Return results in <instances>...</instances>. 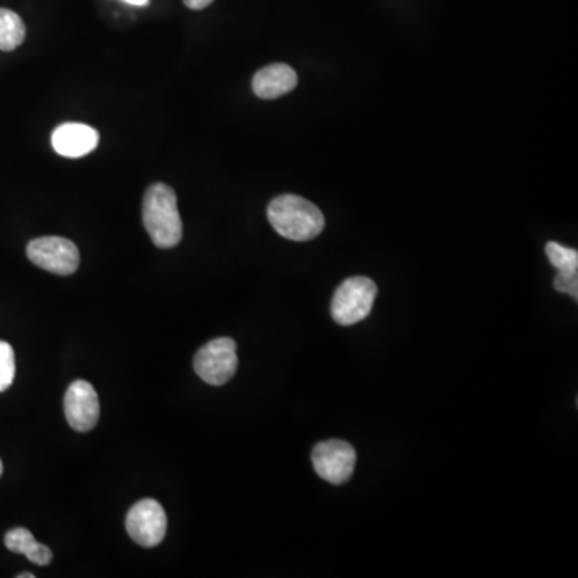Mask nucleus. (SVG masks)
<instances>
[{
  "mask_svg": "<svg viewBox=\"0 0 578 578\" xmlns=\"http://www.w3.org/2000/svg\"><path fill=\"white\" fill-rule=\"evenodd\" d=\"M143 225L158 248L169 249L179 245L184 225L174 188L161 182L148 188L143 196Z\"/></svg>",
  "mask_w": 578,
  "mask_h": 578,
  "instance_id": "1",
  "label": "nucleus"
},
{
  "mask_svg": "<svg viewBox=\"0 0 578 578\" xmlns=\"http://www.w3.org/2000/svg\"><path fill=\"white\" fill-rule=\"evenodd\" d=\"M270 225L286 240L309 241L325 228L323 212L298 195L277 196L267 209Z\"/></svg>",
  "mask_w": 578,
  "mask_h": 578,
  "instance_id": "2",
  "label": "nucleus"
},
{
  "mask_svg": "<svg viewBox=\"0 0 578 578\" xmlns=\"http://www.w3.org/2000/svg\"><path fill=\"white\" fill-rule=\"evenodd\" d=\"M378 288L367 277L347 278L339 285L331 302V315L341 326H351L362 322L370 315L375 304Z\"/></svg>",
  "mask_w": 578,
  "mask_h": 578,
  "instance_id": "3",
  "label": "nucleus"
},
{
  "mask_svg": "<svg viewBox=\"0 0 578 578\" xmlns=\"http://www.w3.org/2000/svg\"><path fill=\"white\" fill-rule=\"evenodd\" d=\"M193 365L204 383L224 386L237 373V342L230 338L212 339L196 352Z\"/></svg>",
  "mask_w": 578,
  "mask_h": 578,
  "instance_id": "4",
  "label": "nucleus"
},
{
  "mask_svg": "<svg viewBox=\"0 0 578 578\" xmlns=\"http://www.w3.org/2000/svg\"><path fill=\"white\" fill-rule=\"evenodd\" d=\"M26 254L37 267L62 277L73 275L81 262L78 246L62 237L36 238L29 243Z\"/></svg>",
  "mask_w": 578,
  "mask_h": 578,
  "instance_id": "5",
  "label": "nucleus"
},
{
  "mask_svg": "<svg viewBox=\"0 0 578 578\" xmlns=\"http://www.w3.org/2000/svg\"><path fill=\"white\" fill-rule=\"evenodd\" d=\"M315 473L333 485L346 484L354 474L357 453L346 440H326L312 450Z\"/></svg>",
  "mask_w": 578,
  "mask_h": 578,
  "instance_id": "6",
  "label": "nucleus"
},
{
  "mask_svg": "<svg viewBox=\"0 0 578 578\" xmlns=\"http://www.w3.org/2000/svg\"><path fill=\"white\" fill-rule=\"evenodd\" d=\"M126 529L129 537L137 545L153 548L166 537L167 516L163 506L153 498L135 503L126 516Z\"/></svg>",
  "mask_w": 578,
  "mask_h": 578,
  "instance_id": "7",
  "label": "nucleus"
},
{
  "mask_svg": "<svg viewBox=\"0 0 578 578\" xmlns=\"http://www.w3.org/2000/svg\"><path fill=\"white\" fill-rule=\"evenodd\" d=\"M65 415L74 431L87 432L97 426L100 403L92 384L78 379L68 387L65 394Z\"/></svg>",
  "mask_w": 578,
  "mask_h": 578,
  "instance_id": "8",
  "label": "nucleus"
},
{
  "mask_svg": "<svg viewBox=\"0 0 578 578\" xmlns=\"http://www.w3.org/2000/svg\"><path fill=\"white\" fill-rule=\"evenodd\" d=\"M100 135L94 127L86 124L66 123L58 126L52 134V147L65 158H81L97 148Z\"/></svg>",
  "mask_w": 578,
  "mask_h": 578,
  "instance_id": "9",
  "label": "nucleus"
},
{
  "mask_svg": "<svg viewBox=\"0 0 578 578\" xmlns=\"http://www.w3.org/2000/svg\"><path fill=\"white\" fill-rule=\"evenodd\" d=\"M298 86V74L291 66L283 63L265 66L257 71L253 79L254 94L264 100L283 97Z\"/></svg>",
  "mask_w": 578,
  "mask_h": 578,
  "instance_id": "10",
  "label": "nucleus"
},
{
  "mask_svg": "<svg viewBox=\"0 0 578 578\" xmlns=\"http://www.w3.org/2000/svg\"><path fill=\"white\" fill-rule=\"evenodd\" d=\"M5 546L12 553L25 554L26 558L37 566H47L53 559L52 551L37 542L34 535L23 527L10 530L9 534L5 535Z\"/></svg>",
  "mask_w": 578,
  "mask_h": 578,
  "instance_id": "11",
  "label": "nucleus"
},
{
  "mask_svg": "<svg viewBox=\"0 0 578 578\" xmlns=\"http://www.w3.org/2000/svg\"><path fill=\"white\" fill-rule=\"evenodd\" d=\"M26 26L18 13L0 9V50L12 52L25 42Z\"/></svg>",
  "mask_w": 578,
  "mask_h": 578,
  "instance_id": "12",
  "label": "nucleus"
},
{
  "mask_svg": "<svg viewBox=\"0 0 578 578\" xmlns=\"http://www.w3.org/2000/svg\"><path fill=\"white\" fill-rule=\"evenodd\" d=\"M546 256L559 272H578V253L575 249L564 248L550 241L545 248Z\"/></svg>",
  "mask_w": 578,
  "mask_h": 578,
  "instance_id": "13",
  "label": "nucleus"
},
{
  "mask_svg": "<svg viewBox=\"0 0 578 578\" xmlns=\"http://www.w3.org/2000/svg\"><path fill=\"white\" fill-rule=\"evenodd\" d=\"M17 373L15 352L9 342L0 341V392H5L13 384Z\"/></svg>",
  "mask_w": 578,
  "mask_h": 578,
  "instance_id": "14",
  "label": "nucleus"
},
{
  "mask_svg": "<svg viewBox=\"0 0 578 578\" xmlns=\"http://www.w3.org/2000/svg\"><path fill=\"white\" fill-rule=\"evenodd\" d=\"M554 288L559 293L569 294L577 301L578 299V272H559L554 278Z\"/></svg>",
  "mask_w": 578,
  "mask_h": 578,
  "instance_id": "15",
  "label": "nucleus"
},
{
  "mask_svg": "<svg viewBox=\"0 0 578 578\" xmlns=\"http://www.w3.org/2000/svg\"><path fill=\"white\" fill-rule=\"evenodd\" d=\"M214 0H184L185 7L192 10H203L212 4Z\"/></svg>",
  "mask_w": 578,
  "mask_h": 578,
  "instance_id": "16",
  "label": "nucleus"
},
{
  "mask_svg": "<svg viewBox=\"0 0 578 578\" xmlns=\"http://www.w3.org/2000/svg\"><path fill=\"white\" fill-rule=\"evenodd\" d=\"M127 4L137 5V7H145V5L150 4V0H124Z\"/></svg>",
  "mask_w": 578,
  "mask_h": 578,
  "instance_id": "17",
  "label": "nucleus"
},
{
  "mask_svg": "<svg viewBox=\"0 0 578 578\" xmlns=\"http://www.w3.org/2000/svg\"><path fill=\"white\" fill-rule=\"evenodd\" d=\"M18 578H34L33 574H28V572H26V574H20L18 575Z\"/></svg>",
  "mask_w": 578,
  "mask_h": 578,
  "instance_id": "18",
  "label": "nucleus"
},
{
  "mask_svg": "<svg viewBox=\"0 0 578 578\" xmlns=\"http://www.w3.org/2000/svg\"><path fill=\"white\" fill-rule=\"evenodd\" d=\"M4 473V465H2V461H0V476Z\"/></svg>",
  "mask_w": 578,
  "mask_h": 578,
  "instance_id": "19",
  "label": "nucleus"
}]
</instances>
